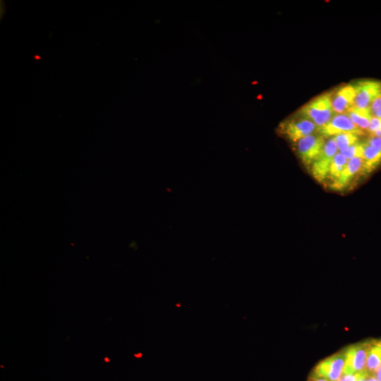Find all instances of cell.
<instances>
[{"label": "cell", "mask_w": 381, "mask_h": 381, "mask_svg": "<svg viewBox=\"0 0 381 381\" xmlns=\"http://www.w3.org/2000/svg\"><path fill=\"white\" fill-rule=\"evenodd\" d=\"M331 103V94H324L311 101L298 112L299 116L312 121L319 130L335 115Z\"/></svg>", "instance_id": "cell-1"}, {"label": "cell", "mask_w": 381, "mask_h": 381, "mask_svg": "<svg viewBox=\"0 0 381 381\" xmlns=\"http://www.w3.org/2000/svg\"><path fill=\"white\" fill-rule=\"evenodd\" d=\"M277 132L296 144L306 137L319 133V128L312 121L296 115L281 122Z\"/></svg>", "instance_id": "cell-2"}, {"label": "cell", "mask_w": 381, "mask_h": 381, "mask_svg": "<svg viewBox=\"0 0 381 381\" xmlns=\"http://www.w3.org/2000/svg\"><path fill=\"white\" fill-rule=\"evenodd\" d=\"M346 365L345 348L319 362L310 375L328 381H337L344 373Z\"/></svg>", "instance_id": "cell-3"}, {"label": "cell", "mask_w": 381, "mask_h": 381, "mask_svg": "<svg viewBox=\"0 0 381 381\" xmlns=\"http://www.w3.org/2000/svg\"><path fill=\"white\" fill-rule=\"evenodd\" d=\"M337 153L334 137L326 139L321 154L310 168V173L319 183L325 185L331 163Z\"/></svg>", "instance_id": "cell-4"}, {"label": "cell", "mask_w": 381, "mask_h": 381, "mask_svg": "<svg viewBox=\"0 0 381 381\" xmlns=\"http://www.w3.org/2000/svg\"><path fill=\"white\" fill-rule=\"evenodd\" d=\"M326 139L319 133H316L296 143V152L307 167L310 168L320 156Z\"/></svg>", "instance_id": "cell-5"}, {"label": "cell", "mask_w": 381, "mask_h": 381, "mask_svg": "<svg viewBox=\"0 0 381 381\" xmlns=\"http://www.w3.org/2000/svg\"><path fill=\"white\" fill-rule=\"evenodd\" d=\"M371 340L349 346L345 348L346 365L344 374L366 372V359Z\"/></svg>", "instance_id": "cell-6"}, {"label": "cell", "mask_w": 381, "mask_h": 381, "mask_svg": "<svg viewBox=\"0 0 381 381\" xmlns=\"http://www.w3.org/2000/svg\"><path fill=\"white\" fill-rule=\"evenodd\" d=\"M355 90V107L368 110L374 101L381 95V81L362 80L353 83Z\"/></svg>", "instance_id": "cell-7"}, {"label": "cell", "mask_w": 381, "mask_h": 381, "mask_svg": "<svg viewBox=\"0 0 381 381\" xmlns=\"http://www.w3.org/2000/svg\"><path fill=\"white\" fill-rule=\"evenodd\" d=\"M319 133L325 139L344 133H355L362 135L365 133L358 128L347 114L335 115Z\"/></svg>", "instance_id": "cell-8"}, {"label": "cell", "mask_w": 381, "mask_h": 381, "mask_svg": "<svg viewBox=\"0 0 381 381\" xmlns=\"http://www.w3.org/2000/svg\"><path fill=\"white\" fill-rule=\"evenodd\" d=\"M364 175V160L361 157H355L348 160L340 178L330 189L335 191H344Z\"/></svg>", "instance_id": "cell-9"}, {"label": "cell", "mask_w": 381, "mask_h": 381, "mask_svg": "<svg viewBox=\"0 0 381 381\" xmlns=\"http://www.w3.org/2000/svg\"><path fill=\"white\" fill-rule=\"evenodd\" d=\"M355 90L353 84L345 85L331 94V103L336 115L346 114L355 106Z\"/></svg>", "instance_id": "cell-10"}, {"label": "cell", "mask_w": 381, "mask_h": 381, "mask_svg": "<svg viewBox=\"0 0 381 381\" xmlns=\"http://www.w3.org/2000/svg\"><path fill=\"white\" fill-rule=\"evenodd\" d=\"M363 143L364 175L371 174L381 164V149Z\"/></svg>", "instance_id": "cell-11"}, {"label": "cell", "mask_w": 381, "mask_h": 381, "mask_svg": "<svg viewBox=\"0 0 381 381\" xmlns=\"http://www.w3.org/2000/svg\"><path fill=\"white\" fill-rule=\"evenodd\" d=\"M381 365V339L371 340L367 355L366 371L373 375Z\"/></svg>", "instance_id": "cell-12"}, {"label": "cell", "mask_w": 381, "mask_h": 381, "mask_svg": "<svg viewBox=\"0 0 381 381\" xmlns=\"http://www.w3.org/2000/svg\"><path fill=\"white\" fill-rule=\"evenodd\" d=\"M348 160L341 153H337L331 163L325 185L331 187L340 178Z\"/></svg>", "instance_id": "cell-13"}, {"label": "cell", "mask_w": 381, "mask_h": 381, "mask_svg": "<svg viewBox=\"0 0 381 381\" xmlns=\"http://www.w3.org/2000/svg\"><path fill=\"white\" fill-rule=\"evenodd\" d=\"M346 114L359 129L367 133L373 117L370 109L363 110L354 106Z\"/></svg>", "instance_id": "cell-14"}, {"label": "cell", "mask_w": 381, "mask_h": 381, "mask_svg": "<svg viewBox=\"0 0 381 381\" xmlns=\"http://www.w3.org/2000/svg\"><path fill=\"white\" fill-rule=\"evenodd\" d=\"M362 135L355 133H344L336 135L334 137L338 151L341 153L352 145L359 142Z\"/></svg>", "instance_id": "cell-15"}, {"label": "cell", "mask_w": 381, "mask_h": 381, "mask_svg": "<svg viewBox=\"0 0 381 381\" xmlns=\"http://www.w3.org/2000/svg\"><path fill=\"white\" fill-rule=\"evenodd\" d=\"M340 153V152H339ZM341 153L349 160L355 157L362 158L363 155V143L358 142L350 146L346 151L341 152Z\"/></svg>", "instance_id": "cell-16"}, {"label": "cell", "mask_w": 381, "mask_h": 381, "mask_svg": "<svg viewBox=\"0 0 381 381\" xmlns=\"http://www.w3.org/2000/svg\"><path fill=\"white\" fill-rule=\"evenodd\" d=\"M367 133L369 136L381 137V118L372 117Z\"/></svg>", "instance_id": "cell-17"}, {"label": "cell", "mask_w": 381, "mask_h": 381, "mask_svg": "<svg viewBox=\"0 0 381 381\" xmlns=\"http://www.w3.org/2000/svg\"><path fill=\"white\" fill-rule=\"evenodd\" d=\"M370 111L373 117L381 118V95L372 103Z\"/></svg>", "instance_id": "cell-18"}, {"label": "cell", "mask_w": 381, "mask_h": 381, "mask_svg": "<svg viewBox=\"0 0 381 381\" xmlns=\"http://www.w3.org/2000/svg\"><path fill=\"white\" fill-rule=\"evenodd\" d=\"M366 373V371L357 374H344L337 381H358Z\"/></svg>", "instance_id": "cell-19"}, {"label": "cell", "mask_w": 381, "mask_h": 381, "mask_svg": "<svg viewBox=\"0 0 381 381\" xmlns=\"http://www.w3.org/2000/svg\"><path fill=\"white\" fill-rule=\"evenodd\" d=\"M373 375L375 376L378 381H381V365Z\"/></svg>", "instance_id": "cell-20"}, {"label": "cell", "mask_w": 381, "mask_h": 381, "mask_svg": "<svg viewBox=\"0 0 381 381\" xmlns=\"http://www.w3.org/2000/svg\"><path fill=\"white\" fill-rule=\"evenodd\" d=\"M308 381H328V380H325L323 378H316V377L310 375L308 379Z\"/></svg>", "instance_id": "cell-21"}, {"label": "cell", "mask_w": 381, "mask_h": 381, "mask_svg": "<svg viewBox=\"0 0 381 381\" xmlns=\"http://www.w3.org/2000/svg\"><path fill=\"white\" fill-rule=\"evenodd\" d=\"M370 375L366 372L358 381H367Z\"/></svg>", "instance_id": "cell-22"}, {"label": "cell", "mask_w": 381, "mask_h": 381, "mask_svg": "<svg viewBox=\"0 0 381 381\" xmlns=\"http://www.w3.org/2000/svg\"><path fill=\"white\" fill-rule=\"evenodd\" d=\"M367 381H378L374 375H370Z\"/></svg>", "instance_id": "cell-23"}]
</instances>
